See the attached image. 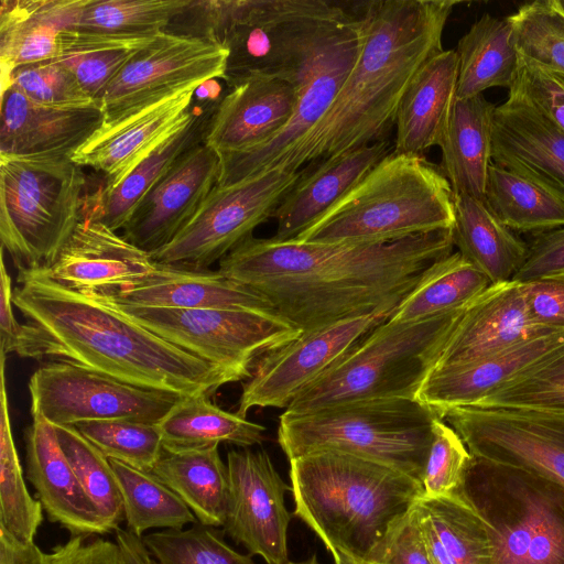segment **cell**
<instances>
[{
  "instance_id": "6da1fadb",
  "label": "cell",
  "mask_w": 564,
  "mask_h": 564,
  "mask_svg": "<svg viewBox=\"0 0 564 564\" xmlns=\"http://www.w3.org/2000/svg\"><path fill=\"white\" fill-rule=\"evenodd\" d=\"M453 247L452 229L384 243H313L252 236L218 262V271L308 334L394 310Z\"/></svg>"
},
{
  "instance_id": "7a4b0ae2",
  "label": "cell",
  "mask_w": 564,
  "mask_h": 564,
  "mask_svg": "<svg viewBox=\"0 0 564 564\" xmlns=\"http://www.w3.org/2000/svg\"><path fill=\"white\" fill-rule=\"evenodd\" d=\"M13 304L26 319L17 355L69 362L122 382L210 395L234 380L99 300L34 272L18 273Z\"/></svg>"
},
{
  "instance_id": "3957f363",
  "label": "cell",
  "mask_w": 564,
  "mask_h": 564,
  "mask_svg": "<svg viewBox=\"0 0 564 564\" xmlns=\"http://www.w3.org/2000/svg\"><path fill=\"white\" fill-rule=\"evenodd\" d=\"M456 0L357 2L359 51L323 118L275 167L301 170L387 140L399 104L422 65L442 52Z\"/></svg>"
},
{
  "instance_id": "277c9868",
  "label": "cell",
  "mask_w": 564,
  "mask_h": 564,
  "mask_svg": "<svg viewBox=\"0 0 564 564\" xmlns=\"http://www.w3.org/2000/svg\"><path fill=\"white\" fill-rule=\"evenodd\" d=\"M290 479L294 514L351 564H378L392 531L424 495L411 476L337 451L291 459Z\"/></svg>"
},
{
  "instance_id": "5b68a950",
  "label": "cell",
  "mask_w": 564,
  "mask_h": 564,
  "mask_svg": "<svg viewBox=\"0 0 564 564\" xmlns=\"http://www.w3.org/2000/svg\"><path fill=\"white\" fill-rule=\"evenodd\" d=\"M354 17L355 2L192 0L167 31L226 47L225 82L263 75L301 87L312 61Z\"/></svg>"
},
{
  "instance_id": "8992f818",
  "label": "cell",
  "mask_w": 564,
  "mask_h": 564,
  "mask_svg": "<svg viewBox=\"0 0 564 564\" xmlns=\"http://www.w3.org/2000/svg\"><path fill=\"white\" fill-rule=\"evenodd\" d=\"M454 193L424 155L391 151L294 240L384 243L454 226Z\"/></svg>"
},
{
  "instance_id": "52a82bcc",
  "label": "cell",
  "mask_w": 564,
  "mask_h": 564,
  "mask_svg": "<svg viewBox=\"0 0 564 564\" xmlns=\"http://www.w3.org/2000/svg\"><path fill=\"white\" fill-rule=\"evenodd\" d=\"M467 305L416 322L388 318L307 386L284 411L302 414L358 400H416Z\"/></svg>"
},
{
  "instance_id": "ba28073f",
  "label": "cell",
  "mask_w": 564,
  "mask_h": 564,
  "mask_svg": "<svg viewBox=\"0 0 564 564\" xmlns=\"http://www.w3.org/2000/svg\"><path fill=\"white\" fill-rule=\"evenodd\" d=\"M436 417L417 400L402 398L358 400L302 414L284 411L278 442L289 460L337 451L384 464L422 482Z\"/></svg>"
},
{
  "instance_id": "9c48e42d",
  "label": "cell",
  "mask_w": 564,
  "mask_h": 564,
  "mask_svg": "<svg viewBox=\"0 0 564 564\" xmlns=\"http://www.w3.org/2000/svg\"><path fill=\"white\" fill-rule=\"evenodd\" d=\"M455 496L486 523L491 564H564V486L560 482L471 456Z\"/></svg>"
},
{
  "instance_id": "30bf717a",
  "label": "cell",
  "mask_w": 564,
  "mask_h": 564,
  "mask_svg": "<svg viewBox=\"0 0 564 564\" xmlns=\"http://www.w3.org/2000/svg\"><path fill=\"white\" fill-rule=\"evenodd\" d=\"M86 175L70 156L0 155V239L20 272L50 264L83 218Z\"/></svg>"
},
{
  "instance_id": "8fae6325",
  "label": "cell",
  "mask_w": 564,
  "mask_h": 564,
  "mask_svg": "<svg viewBox=\"0 0 564 564\" xmlns=\"http://www.w3.org/2000/svg\"><path fill=\"white\" fill-rule=\"evenodd\" d=\"M90 291L124 317L219 368L234 382L247 380L259 358L302 335L275 313L124 305Z\"/></svg>"
},
{
  "instance_id": "7c38bea8",
  "label": "cell",
  "mask_w": 564,
  "mask_h": 564,
  "mask_svg": "<svg viewBox=\"0 0 564 564\" xmlns=\"http://www.w3.org/2000/svg\"><path fill=\"white\" fill-rule=\"evenodd\" d=\"M304 170L273 167L229 185H215L175 238L151 254L159 263L208 269L273 218Z\"/></svg>"
},
{
  "instance_id": "4fadbf2b",
  "label": "cell",
  "mask_w": 564,
  "mask_h": 564,
  "mask_svg": "<svg viewBox=\"0 0 564 564\" xmlns=\"http://www.w3.org/2000/svg\"><path fill=\"white\" fill-rule=\"evenodd\" d=\"M227 61L228 51L220 44L167 31L159 33L105 88L99 98L102 123L98 130L184 90L225 80Z\"/></svg>"
},
{
  "instance_id": "5bb4252c",
  "label": "cell",
  "mask_w": 564,
  "mask_h": 564,
  "mask_svg": "<svg viewBox=\"0 0 564 564\" xmlns=\"http://www.w3.org/2000/svg\"><path fill=\"white\" fill-rule=\"evenodd\" d=\"M28 388L31 415L54 426L119 419L158 424L184 398L55 360L39 367Z\"/></svg>"
},
{
  "instance_id": "9a60e30c",
  "label": "cell",
  "mask_w": 564,
  "mask_h": 564,
  "mask_svg": "<svg viewBox=\"0 0 564 564\" xmlns=\"http://www.w3.org/2000/svg\"><path fill=\"white\" fill-rule=\"evenodd\" d=\"M443 420L471 456L530 469L564 486V413L456 406Z\"/></svg>"
},
{
  "instance_id": "2e32d148",
  "label": "cell",
  "mask_w": 564,
  "mask_h": 564,
  "mask_svg": "<svg viewBox=\"0 0 564 564\" xmlns=\"http://www.w3.org/2000/svg\"><path fill=\"white\" fill-rule=\"evenodd\" d=\"M392 311H378L317 329L258 359L245 380L236 413L252 408L288 409L315 379L332 367Z\"/></svg>"
},
{
  "instance_id": "e0dca14e",
  "label": "cell",
  "mask_w": 564,
  "mask_h": 564,
  "mask_svg": "<svg viewBox=\"0 0 564 564\" xmlns=\"http://www.w3.org/2000/svg\"><path fill=\"white\" fill-rule=\"evenodd\" d=\"M354 19L315 56L300 89L291 120L271 140L254 149L219 155L217 185H229L273 169L323 118L349 74L359 51L357 2Z\"/></svg>"
},
{
  "instance_id": "ac0fdd59",
  "label": "cell",
  "mask_w": 564,
  "mask_h": 564,
  "mask_svg": "<svg viewBox=\"0 0 564 564\" xmlns=\"http://www.w3.org/2000/svg\"><path fill=\"white\" fill-rule=\"evenodd\" d=\"M227 467L229 502L225 531L267 564H285L291 514L284 494L291 487L265 451L231 449L227 453Z\"/></svg>"
},
{
  "instance_id": "d6986e66",
  "label": "cell",
  "mask_w": 564,
  "mask_h": 564,
  "mask_svg": "<svg viewBox=\"0 0 564 564\" xmlns=\"http://www.w3.org/2000/svg\"><path fill=\"white\" fill-rule=\"evenodd\" d=\"M219 154L204 142L184 153L147 193L123 227V237L152 254L170 243L216 185Z\"/></svg>"
},
{
  "instance_id": "ffe728a7",
  "label": "cell",
  "mask_w": 564,
  "mask_h": 564,
  "mask_svg": "<svg viewBox=\"0 0 564 564\" xmlns=\"http://www.w3.org/2000/svg\"><path fill=\"white\" fill-rule=\"evenodd\" d=\"M226 84L228 89L215 107L204 138L219 155L245 152L271 140L293 117L301 89L263 75Z\"/></svg>"
},
{
  "instance_id": "44dd1931",
  "label": "cell",
  "mask_w": 564,
  "mask_h": 564,
  "mask_svg": "<svg viewBox=\"0 0 564 564\" xmlns=\"http://www.w3.org/2000/svg\"><path fill=\"white\" fill-rule=\"evenodd\" d=\"M196 89L151 105L106 130L96 131L73 155L80 166L102 173L108 191L195 117Z\"/></svg>"
},
{
  "instance_id": "7402d4cb",
  "label": "cell",
  "mask_w": 564,
  "mask_h": 564,
  "mask_svg": "<svg viewBox=\"0 0 564 564\" xmlns=\"http://www.w3.org/2000/svg\"><path fill=\"white\" fill-rule=\"evenodd\" d=\"M155 261L123 235L83 216L55 259L34 272L74 290L104 291L149 274Z\"/></svg>"
},
{
  "instance_id": "603a6c76",
  "label": "cell",
  "mask_w": 564,
  "mask_h": 564,
  "mask_svg": "<svg viewBox=\"0 0 564 564\" xmlns=\"http://www.w3.org/2000/svg\"><path fill=\"white\" fill-rule=\"evenodd\" d=\"M491 161L564 200V131L516 94L495 108Z\"/></svg>"
},
{
  "instance_id": "cb8c5ba5",
  "label": "cell",
  "mask_w": 564,
  "mask_h": 564,
  "mask_svg": "<svg viewBox=\"0 0 564 564\" xmlns=\"http://www.w3.org/2000/svg\"><path fill=\"white\" fill-rule=\"evenodd\" d=\"M0 155L70 156L102 123L100 102L76 108L35 102L13 86L1 88Z\"/></svg>"
},
{
  "instance_id": "d4e9b609",
  "label": "cell",
  "mask_w": 564,
  "mask_h": 564,
  "mask_svg": "<svg viewBox=\"0 0 564 564\" xmlns=\"http://www.w3.org/2000/svg\"><path fill=\"white\" fill-rule=\"evenodd\" d=\"M552 332L529 316L522 285L491 284L466 307L434 369L473 362Z\"/></svg>"
},
{
  "instance_id": "484cf974",
  "label": "cell",
  "mask_w": 564,
  "mask_h": 564,
  "mask_svg": "<svg viewBox=\"0 0 564 564\" xmlns=\"http://www.w3.org/2000/svg\"><path fill=\"white\" fill-rule=\"evenodd\" d=\"M93 291L108 302L124 305L275 313L264 299L218 270L177 264L155 262L152 271L137 281Z\"/></svg>"
},
{
  "instance_id": "4316f807",
  "label": "cell",
  "mask_w": 564,
  "mask_h": 564,
  "mask_svg": "<svg viewBox=\"0 0 564 564\" xmlns=\"http://www.w3.org/2000/svg\"><path fill=\"white\" fill-rule=\"evenodd\" d=\"M25 452L26 478L52 522L73 535L110 532L64 454L55 426L40 415L32 416L25 431Z\"/></svg>"
},
{
  "instance_id": "83f0119b",
  "label": "cell",
  "mask_w": 564,
  "mask_h": 564,
  "mask_svg": "<svg viewBox=\"0 0 564 564\" xmlns=\"http://www.w3.org/2000/svg\"><path fill=\"white\" fill-rule=\"evenodd\" d=\"M390 151L382 140L334 159L315 162L303 171L274 212L278 241L294 240L352 189Z\"/></svg>"
},
{
  "instance_id": "f1b7e54d",
  "label": "cell",
  "mask_w": 564,
  "mask_h": 564,
  "mask_svg": "<svg viewBox=\"0 0 564 564\" xmlns=\"http://www.w3.org/2000/svg\"><path fill=\"white\" fill-rule=\"evenodd\" d=\"M563 344L564 333H551L473 362L433 369L416 400L443 419L448 409L476 404Z\"/></svg>"
},
{
  "instance_id": "f546056e",
  "label": "cell",
  "mask_w": 564,
  "mask_h": 564,
  "mask_svg": "<svg viewBox=\"0 0 564 564\" xmlns=\"http://www.w3.org/2000/svg\"><path fill=\"white\" fill-rule=\"evenodd\" d=\"M457 78L455 50H443L422 65L397 110L393 152L424 155L441 145L456 99Z\"/></svg>"
},
{
  "instance_id": "4dcf8cb0",
  "label": "cell",
  "mask_w": 564,
  "mask_h": 564,
  "mask_svg": "<svg viewBox=\"0 0 564 564\" xmlns=\"http://www.w3.org/2000/svg\"><path fill=\"white\" fill-rule=\"evenodd\" d=\"M218 102L196 112L193 120L162 143L117 186L100 187L86 196L83 216L101 221L112 230L123 229L131 214L147 193L172 169L188 150L204 142L209 119Z\"/></svg>"
},
{
  "instance_id": "1f68e13d",
  "label": "cell",
  "mask_w": 564,
  "mask_h": 564,
  "mask_svg": "<svg viewBox=\"0 0 564 564\" xmlns=\"http://www.w3.org/2000/svg\"><path fill=\"white\" fill-rule=\"evenodd\" d=\"M496 106L482 95L455 99L445 135L440 145L441 170L454 195L485 200L491 164V129Z\"/></svg>"
},
{
  "instance_id": "d6a6232c",
  "label": "cell",
  "mask_w": 564,
  "mask_h": 564,
  "mask_svg": "<svg viewBox=\"0 0 564 564\" xmlns=\"http://www.w3.org/2000/svg\"><path fill=\"white\" fill-rule=\"evenodd\" d=\"M73 4L74 0L1 1V82L20 66L57 58Z\"/></svg>"
},
{
  "instance_id": "836d02e7",
  "label": "cell",
  "mask_w": 564,
  "mask_h": 564,
  "mask_svg": "<svg viewBox=\"0 0 564 564\" xmlns=\"http://www.w3.org/2000/svg\"><path fill=\"white\" fill-rule=\"evenodd\" d=\"M453 243L458 252L491 284L511 281L528 254V243L518 238L488 208L485 200L454 195Z\"/></svg>"
},
{
  "instance_id": "e575fe53",
  "label": "cell",
  "mask_w": 564,
  "mask_h": 564,
  "mask_svg": "<svg viewBox=\"0 0 564 564\" xmlns=\"http://www.w3.org/2000/svg\"><path fill=\"white\" fill-rule=\"evenodd\" d=\"M415 508L433 564L492 563L486 523L460 497L423 495Z\"/></svg>"
},
{
  "instance_id": "d590c367",
  "label": "cell",
  "mask_w": 564,
  "mask_h": 564,
  "mask_svg": "<svg viewBox=\"0 0 564 564\" xmlns=\"http://www.w3.org/2000/svg\"><path fill=\"white\" fill-rule=\"evenodd\" d=\"M165 452L204 449L229 443L242 448L261 444L265 427L223 410L208 394L181 399L158 423Z\"/></svg>"
},
{
  "instance_id": "8d00e7d4",
  "label": "cell",
  "mask_w": 564,
  "mask_h": 564,
  "mask_svg": "<svg viewBox=\"0 0 564 564\" xmlns=\"http://www.w3.org/2000/svg\"><path fill=\"white\" fill-rule=\"evenodd\" d=\"M455 51L458 99L482 95L492 87L509 89L518 78L521 62L507 17L484 14L460 37Z\"/></svg>"
},
{
  "instance_id": "74e56055",
  "label": "cell",
  "mask_w": 564,
  "mask_h": 564,
  "mask_svg": "<svg viewBox=\"0 0 564 564\" xmlns=\"http://www.w3.org/2000/svg\"><path fill=\"white\" fill-rule=\"evenodd\" d=\"M150 473L188 506L199 523L224 525L229 502V475L218 446L178 453L163 451Z\"/></svg>"
},
{
  "instance_id": "f35d334b",
  "label": "cell",
  "mask_w": 564,
  "mask_h": 564,
  "mask_svg": "<svg viewBox=\"0 0 564 564\" xmlns=\"http://www.w3.org/2000/svg\"><path fill=\"white\" fill-rule=\"evenodd\" d=\"M485 203L510 230L536 235L564 226L562 198L492 162L487 174Z\"/></svg>"
},
{
  "instance_id": "ab89813d",
  "label": "cell",
  "mask_w": 564,
  "mask_h": 564,
  "mask_svg": "<svg viewBox=\"0 0 564 564\" xmlns=\"http://www.w3.org/2000/svg\"><path fill=\"white\" fill-rule=\"evenodd\" d=\"M491 285L458 251L436 261L393 310L390 321L416 322L469 304Z\"/></svg>"
},
{
  "instance_id": "60d3db41",
  "label": "cell",
  "mask_w": 564,
  "mask_h": 564,
  "mask_svg": "<svg viewBox=\"0 0 564 564\" xmlns=\"http://www.w3.org/2000/svg\"><path fill=\"white\" fill-rule=\"evenodd\" d=\"M156 35L112 36L65 30L61 32L55 59L75 76L90 97L99 100L113 77Z\"/></svg>"
},
{
  "instance_id": "b9f144b4",
  "label": "cell",
  "mask_w": 564,
  "mask_h": 564,
  "mask_svg": "<svg viewBox=\"0 0 564 564\" xmlns=\"http://www.w3.org/2000/svg\"><path fill=\"white\" fill-rule=\"evenodd\" d=\"M192 0H76L68 30L112 36H151L169 25Z\"/></svg>"
},
{
  "instance_id": "7bdbcfd3",
  "label": "cell",
  "mask_w": 564,
  "mask_h": 564,
  "mask_svg": "<svg viewBox=\"0 0 564 564\" xmlns=\"http://www.w3.org/2000/svg\"><path fill=\"white\" fill-rule=\"evenodd\" d=\"M109 460L131 533L142 538L150 529H184L198 522L188 506L152 473Z\"/></svg>"
},
{
  "instance_id": "ee69618b",
  "label": "cell",
  "mask_w": 564,
  "mask_h": 564,
  "mask_svg": "<svg viewBox=\"0 0 564 564\" xmlns=\"http://www.w3.org/2000/svg\"><path fill=\"white\" fill-rule=\"evenodd\" d=\"M43 507L29 492L13 440L6 383V356L0 354V528L23 543L34 542Z\"/></svg>"
},
{
  "instance_id": "f6af8a7d",
  "label": "cell",
  "mask_w": 564,
  "mask_h": 564,
  "mask_svg": "<svg viewBox=\"0 0 564 564\" xmlns=\"http://www.w3.org/2000/svg\"><path fill=\"white\" fill-rule=\"evenodd\" d=\"M470 406L564 413V344Z\"/></svg>"
},
{
  "instance_id": "bcb514c9",
  "label": "cell",
  "mask_w": 564,
  "mask_h": 564,
  "mask_svg": "<svg viewBox=\"0 0 564 564\" xmlns=\"http://www.w3.org/2000/svg\"><path fill=\"white\" fill-rule=\"evenodd\" d=\"M61 447L86 494L110 531L124 519L122 499L109 458L73 425H56Z\"/></svg>"
},
{
  "instance_id": "7dc6e473",
  "label": "cell",
  "mask_w": 564,
  "mask_h": 564,
  "mask_svg": "<svg viewBox=\"0 0 564 564\" xmlns=\"http://www.w3.org/2000/svg\"><path fill=\"white\" fill-rule=\"evenodd\" d=\"M521 59L564 74V11L557 0H536L507 17Z\"/></svg>"
},
{
  "instance_id": "c3c4849f",
  "label": "cell",
  "mask_w": 564,
  "mask_h": 564,
  "mask_svg": "<svg viewBox=\"0 0 564 564\" xmlns=\"http://www.w3.org/2000/svg\"><path fill=\"white\" fill-rule=\"evenodd\" d=\"M73 426L109 459L143 471H151L164 451L154 423L119 419L80 422Z\"/></svg>"
},
{
  "instance_id": "681fc988",
  "label": "cell",
  "mask_w": 564,
  "mask_h": 564,
  "mask_svg": "<svg viewBox=\"0 0 564 564\" xmlns=\"http://www.w3.org/2000/svg\"><path fill=\"white\" fill-rule=\"evenodd\" d=\"M159 564H256L229 546L213 527L165 529L141 538Z\"/></svg>"
},
{
  "instance_id": "f907efd6",
  "label": "cell",
  "mask_w": 564,
  "mask_h": 564,
  "mask_svg": "<svg viewBox=\"0 0 564 564\" xmlns=\"http://www.w3.org/2000/svg\"><path fill=\"white\" fill-rule=\"evenodd\" d=\"M0 564H123L117 543L73 535L50 552L23 543L0 528Z\"/></svg>"
},
{
  "instance_id": "816d5d0a",
  "label": "cell",
  "mask_w": 564,
  "mask_h": 564,
  "mask_svg": "<svg viewBox=\"0 0 564 564\" xmlns=\"http://www.w3.org/2000/svg\"><path fill=\"white\" fill-rule=\"evenodd\" d=\"M13 86L31 100L52 107L76 108L98 104L75 76L57 59L42 61L15 68L1 82Z\"/></svg>"
},
{
  "instance_id": "f5cc1de1",
  "label": "cell",
  "mask_w": 564,
  "mask_h": 564,
  "mask_svg": "<svg viewBox=\"0 0 564 564\" xmlns=\"http://www.w3.org/2000/svg\"><path fill=\"white\" fill-rule=\"evenodd\" d=\"M470 459L471 454L459 434L443 419L436 417L422 479L424 496H455L463 484Z\"/></svg>"
},
{
  "instance_id": "db71d44e",
  "label": "cell",
  "mask_w": 564,
  "mask_h": 564,
  "mask_svg": "<svg viewBox=\"0 0 564 564\" xmlns=\"http://www.w3.org/2000/svg\"><path fill=\"white\" fill-rule=\"evenodd\" d=\"M518 78L509 93L516 94L564 131V74L520 58Z\"/></svg>"
},
{
  "instance_id": "11a10c76",
  "label": "cell",
  "mask_w": 564,
  "mask_h": 564,
  "mask_svg": "<svg viewBox=\"0 0 564 564\" xmlns=\"http://www.w3.org/2000/svg\"><path fill=\"white\" fill-rule=\"evenodd\" d=\"M532 322L545 329L564 333V274L521 283Z\"/></svg>"
},
{
  "instance_id": "9f6ffc18",
  "label": "cell",
  "mask_w": 564,
  "mask_h": 564,
  "mask_svg": "<svg viewBox=\"0 0 564 564\" xmlns=\"http://www.w3.org/2000/svg\"><path fill=\"white\" fill-rule=\"evenodd\" d=\"M564 274V226L534 235L527 258L511 281L524 283Z\"/></svg>"
},
{
  "instance_id": "6f0895ef",
  "label": "cell",
  "mask_w": 564,
  "mask_h": 564,
  "mask_svg": "<svg viewBox=\"0 0 564 564\" xmlns=\"http://www.w3.org/2000/svg\"><path fill=\"white\" fill-rule=\"evenodd\" d=\"M378 564H433L415 505L392 531L386 553Z\"/></svg>"
},
{
  "instance_id": "680465c9",
  "label": "cell",
  "mask_w": 564,
  "mask_h": 564,
  "mask_svg": "<svg viewBox=\"0 0 564 564\" xmlns=\"http://www.w3.org/2000/svg\"><path fill=\"white\" fill-rule=\"evenodd\" d=\"M13 290L7 271L3 249L0 259V354L17 352L24 334V324L18 323L13 312Z\"/></svg>"
},
{
  "instance_id": "91938a15",
  "label": "cell",
  "mask_w": 564,
  "mask_h": 564,
  "mask_svg": "<svg viewBox=\"0 0 564 564\" xmlns=\"http://www.w3.org/2000/svg\"><path fill=\"white\" fill-rule=\"evenodd\" d=\"M115 532L123 564H159L141 538L120 527Z\"/></svg>"
},
{
  "instance_id": "94428289",
  "label": "cell",
  "mask_w": 564,
  "mask_h": 564,
  "mask_svg": "<svg viewBox=\"0 0 564 564\" xmlns=\"http://www.w3.org/2000/svg\"><path fill=\"white\" fill-rule=\"evenodd\" d=\"M285 564H319V562L317 561L316 555H313L307 561H304V562H291V561H288Z\"/></svg>"
},
{
  "instance_id": "6125c7cd",
  "label": "cell",
  "mask_w": 564,
  "mask_h": 564,
  "mask_svg": "<svg viewBox=\"0 0 564 564\" xmlns=\"http://www.w3.org/2000/svg\"><path fill=\"white\" fill-rule=\"evenodd\" d=\"M335 564H351L349 561L340 556L339 554H333Z\"/></svg>"
},
{
  "instance_id": "be15d7a7",
  "label": "cell",
  "mask_w": 564,
  "mask_h": 564,
  "mask_svg": "<svg viewBox=\"0 0 564 564\" xmlns=\"http://www.w3.org/2000/svg\"><path fill=\"white\" fill-rule=\"evenodd\" d=\"M557 3L564 11V0H557Z\"/></svg>"
}]
</instances>
